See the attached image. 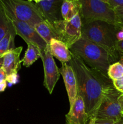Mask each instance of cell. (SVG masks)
I'll list each match as a JSON object with an SVG mask.
<instances>
[{"label":"cell","mask_w":123,"mask_h":124,"mask_svg":"<svg viewBox=\"0 0 123 124\" xmlns=\"http://www.w3.org/2000/svg\"><path fill=\"white\" fill-rule=\"evenodd\" d=\"M69 63L74 71L77 91L83 99L88 119L96 118L104 91L112 81L108 76L90 69L72 52Z\"/></svg>","instance_id":"1"},{"label":"cell","mask_w":123,"mask_h":124,"mask_svg":"<svg viewBox=\"0 0 123 124\" xmlns=\"http://www.w3.org/2000/svg\"><path fill=\"white\" fill-rule=\"evenodd\" d=\"M69 50L90 69L106 76L109 67L115 61L104 48L83 36Z\"/></svg>","instance_id":"2"},{"label":"cell","mask_w":123,"mask_h":124,"mask_svg":"<svg viewBox=\"0 0 123 124\" xmlns=\"http://www.w3.org/2000/svg\"><path fill=\"white\" fill-rule=\"evenodd\" d=\"M116 26L102 21H95L83 25L82 36L107 51L115 60Z\"/></svg>","instance_id":"3"},{"label":"cell","mask_w":123,"mask_h":124,"mask_svg":"<svg viewBox=\"0 0 123 124\" xmlns=\"http://www.w3.org/2000/svg\"><path fill=\"white\" fill-rule=\"evenodd\" d=\"M80 16L82 25L95 21H102L115 26L121 25L114 10L104 0H80Z\"/></svg>","instance_id":"4"},{"label":"cell","mask_w":123,"mask_h":124,"mask_svg":"<svg viewBox=\"0 0 123 124\" xmlns=\"http://www.w3.org/2000/svg\"><path fill=\"white\" fill-rule=\"evenodd\" d=\"M0 2L6 14L34 27L45 21L33 1L0 0Z\"/></svg>","instance_id":"5"},{"label":"cell","mask_w":123,"mask_h":124,"mask_svg":"<svg viewBox=\"0 0 123 124\" xmlns=\"http://www.w3.org/2000/svg\"><path fill=\"white\" fill-rule=\"evenodd\" d=\"M57 39L65 43L69 48L82 38V25L80 13L70 21L64 19L52 24Z\"/></svg>","instance_id":"6"},{"label":"cell","mask_w":123,"mask_h":124,"mask_svg":"<svg viewBox=\"0 0 123 124\" xmlns=\"http://www.w3.org/2000/svg\"><path fill=\"white\" fill-rule=\"evenodd\" d=\"M121 94L115 88L113 84L106 87L102 94L96 118L109 119L115 122L120 119L123 116L118 102V97Z\"/></svg>","instance_id":"7"},{"label":"cell","mask_w":123,"mask_h":124,"mask_svg":"<svg viewBox=\"0 0 123 124\" xmlns=\"http://www.w3.org/2000/svg\"><path fill=\"white\" fill-rule=\"evenodd\" d=\"M7 16L14 27L16 34L20 36L27 44H32L37 46L41 52L45 49L48 44L39 35L34 27L26 23L17 20L8 15Z\"/></svg>","instance_id":"8"},{"label":"cell","mask_w":123,"mask_h":124,"mask_svg":"<svg viewBox=\"0 0 123 124\" xmlns=\"http://www.w3.org/2000/svg\"><path fill=\"white\" fill-rule=\"evenodd\" d=\"M41 58L43 62L44 69L43 85L49 94H52L54 87L59 79L60 74L53 56L49 52L48 45L45 49L41 52Z\"/></svg>","instance_id":"9"},{"label":"cell","mask_w":123,"mask_h":124,"mask_svg":"<svg viewBox=\"0 0 123 124\" xmlns=\"http://www.w3.org/2000/svg\"><path fill=\"white\" fill-rule=\"evenodd\" d=\"M33 2L45 20L50 24L63 19L61 13L63 0H35Z\"/></svg>","instance_id":"10"},{"label":"cell","mask_w":123,"mask_h":124,"mask_svg":"<svg viewBox=\"0 0 123 124\" xmlns=\"http://www.w3.org/2000/svg\"><path fill=\"white\" fill-rule=\"evenodd\" d=\"M59 70L63 79L68 96L70 108H71L74 104L78 94L77 80L74 71L69 64H68L67 63H62L61 68L59 69Z\"/></svg>","instance_id":"11"},{"label":"cell","mask_w":123,"mask_h":124,"mask_svg":"<svg viewBox=\"0 0 123 124\" xmlns=\"http://www.w3.org/2000/svg\"><path fill=\"white\" fill-rule=\"evenodd\" d=\"M65 116L66 124H88L89 121L85 111L83 99L78 93L74 104Z\"/></svg>","instance_id":"12"},{"label":"cell","mask_w":123,"mask_h":124,"mask_svg":"<svg viewBox=\"0 0 123 124\" xmlns=\"http://www.w3.org/2000/svg\"><path fill=\"white\" fill-rule=\"evenodd\" d=\"M22 50V47L14 48L6 53L3 56V64L2 67L4 69L7 76L18 75V71L20 70V54Z\"/></svg>","instance_id":"13"},{"label":"cell","mask_w":123,"mask_h":124,"mask_svg":"<svg viewBox=\"0 0 123 124\" xmlns=\"http://www.w3.org/2000/svg\"><path fill=\"white\" fill-rule=\"evenodd\" d=\"M48 47L51 55L62 63H67L70 61L71 51L68 46L61 41L57 39H52L48 44Z\"/></svg>","instance_id":"14"},{"label":"cell","mask_w":123,"mask_h":124,"mask_svg":"<svg viewBox=\"0 0 123 124\" xmlns=\"http://www.w3.org/2000/svg\"><path fill=\"white\" fill-rule=\"evenodd\" d=\"M82 8L80 0H63L62 4L61 13L63 19L70 21L80 13Z\"/></svg>","instance_id":"15"},{"label":"cell","mask_w":123,"mask_h":124,"mask_svg":"<svg viewBox=\"0 0 123 124\" xmlns=\"http://www.w3.org/2000/svg\"><path fill=\"white\" fill-rule=\"evenodd\" d=\"M34 29L39 35L45 41L47 44H49L52 39H57L53 25L47 21H43L35 25Z\"/></svg>","instance_id":"16"},{"label":"cell","mask_w":123,"mask_h":124,"mask_svg":"<svg viewBox=\"0 0 123 124\" xmlns=\"http://www.w3.org/2000/svg\"><path fill=\"white\" fill-rule=\"evenodd\" d=\"M16 35L14 27H12L0 41V58L15 48L14 38Z\"/></svg>","instance_id":"17"},{"label":"cell","mask_w":123,"mask_h":124,"mask_svg":"<svg viewBox=\"0 0 123 124\" xmlns=\"http://www.w3.org/2000/svg\"><path fill=\"white\" fill-rule=\"evenodd\" d=\"M41 51L37 46L32 44H27V48L25 55L20 61L23 65L26 67L31 66L39 58H41Z\"/></svg>","instance_id":"18"},{"label":"cell","mask_w":123,"mask_h":124,"mask_svg":"<svg viewBox=\"0 0 123 124\" xmlns=\"http://www.w3.org/2000/svg\"><path fill=\"white\" fill-rule=\"evenodd\" d=\"M12 27H13V25L7 17L4 8L0 2V41Z\"/></svg>","instance_id":"19"},{"label":"cell","mask_w":123,"mask_h":124,"mask_svg":"<svg viewBox=\"0 0 123 124\" xmlns=\"http://www.w3.org/2000/svg\"><path fill=\"white\" fill-rule=\"evenodd\" d=\"M107 76L112 81L118 79L123 76V65L118 62L112 63L109 67Z\"/></svg>","instance_id":"20"},{"label":"cell","mask_w":123,"mask_h":124,"mask_svg":"<svg viewBox=\"0 0 123 124\" xmlns=\"http://www.w3.org/2000/svg\"><path fill=\"white\" fill-rule=\"evenodd\" d=\"M113 9L123 8V0H104Z\"/></svg>","instance_id":"21"},{"label":"cell","mask_w":123,"mask_h":124,"mask_svg":"<svg viewBox=\"0 0 123 124\" xmlns=\"http://www.w3.org/2000/svg\"><path fill=\"white\" fill-rule=\"evenodd\" d=\"M113 87L117 91L123 94V76L118 79L112 81Z\"/></svg>","instance_id":"22"},{"label":"cell","mask_w":123,"mask_h":124,"mask_svg":"<svg viewBox=\"0 0 123 124\" xmlns=\"http://www.w3.org/2000/svg\"><path fill=\"white\" fill-rule=\"evenodd\" d=\"M113 10L118 18L119 24L123 26V8H116Z\"/></svg>","instance_id":"23"},{"label":"cell","mask_w":123,"mask_h":124,"mask_svg":"<svg viewBox=\"0 0 123 124\" xmlns=\"http://www.w3.org/2000/svg\"><path fill=\"white\" fill-rule=\"evenodd\" d=\"M116 38L117 41H123V26L119 25L116 26Z\"/></svg>","instance_id":"24"},{"label":"cell","mask_w":123,"mask_h":124,"mask_svg":"<svg viewBox=\"0 0 123 124\" xmlns=\"http://www.w3.org/2000/svg\"><path fill=\"white\" fill-rule=\"evenodd\" d=\"M115 121L109 119L96 118L94 124H114Z\"/></svg>","instance_id":"25"},{"label":"cell","mask_w":123,"mask_h":124,"mask_svg":"<svg viewBox=\"0 0 123 124\" xmlns=\"http://www.w3.org/2000/svg\"><path fill=\"white\" fill-rule=\"evenodd\" d=\"M7 82L12 84H16L18 81V75H12L7 76Z\"/></svg>","instance_id":"26"},{"label":"cell","mask_w":123,"mask_h":124,"mask_svg":"<svg viewBox=\"0 0 123 124\" xmlns=\"http://www.w3.org/2000/svg\"><path fill=\"white\" fill-rule=\"evenodd\" d=\"M7 75L6 73V71L4 70V69L2 67H1L0 69V82H2V81H6L7 80Z\"/></svg>","instance_id":"27"},{"label":"cell","mask_w":123,"mask_h":124,"mask_svg":"<svg viewBox=\"0 0 123 124\" xmlns=\"http://www.w3.org/2000/svg\"><path fill=\"white\" fill-rule=\"evenodd\" d=\"M116 50L119 53H123V40L117 41L116 43Z\"/></svg>","instance_id":"28"},{"label":"cell","mask_w":123,"mask_h":124,"mask_svg":"<svg viewBox=\"0 0 123 124\" xmlns=\"http://www.w3.org/2000/svg\"><path fill=\"white\" fill-rule=\"evenodd\" d=\"M118 102L121 109V113L123 115V94H121L118 97Z\"/></svg>","instance_id":"29"},{"label":"cell","mask_w":123,"mask_h":124,"mask_svg":"<svg viewBox=\"0 0 123 124\" xmlns=\"http://www.w3.org/2000/svg\"><path fill=\"white\" fill-rule=\"evenodd\" d=\"M7 81L0 82V92H3L7 87Z\"/></svg>","instance_id":"30"},{"label":"cell","mask_w":123,"mask_h":124,"mask_svg":"<svg viewBox=\"0 0 123 124\" xmlns=\"http://www.w3.org/2000/svg\"><path fill=\"white\" fill-rule=\"evenodd\" d=\"M114 124H123V115L121 116L120 119L116 121Z\"/></svg>","instance_id":"31"},{"label":"cell","mask_w":123,"mask_h":124,"mask_svg":"<svg viewBox=\"0 0 123 124\" xmlns=\"http://www.w3.org/2000/svg\"><path fill=\"white\" fill-rule=\"evenodd\" d=\"M95 119H96V118L91 119H90V121H89V122H88V124H94V123H95Z\"/></svg>","instance_id":"32"},{"label":"cell","mask_w":123,"mask_h":124,"mask_svg":"<svg viewBox=\"0 0 123 124\" xmlns=\"http://www.w3.org/2000/svg\"><path fill=\"white\" fill-rule=\"evenodd\" d=\"M2 64H3V57L0 58V69L2 67Z\"/></svg>","instance_id":"33"},{"label":"cell","mask_w":123,"mask_h":124,"mask_svg":"<svg viewBox=\"0 0 123 124\" xmlns=\"http://www.w3.org/2000/svg\"><path fill=\"white\" fill-rule=\"evenodd\" d=\"M119 62L123 65V56H121V58L120 59H119Z\"/></svg>","instance_id":"34"},{"label":"cell","mask_w":123,"mask_h":124,"mask_svg":"<svg viewBox=\"0 0 123 124\" xmlns=\"http://www.w3.org/2000/svg\"><path fill=\"white\" fill-rule=\"evenodd\" d=\"M120 54H121V56H123V53H120Z\"/></svg>","instance_id":"35"}]
</instances>
